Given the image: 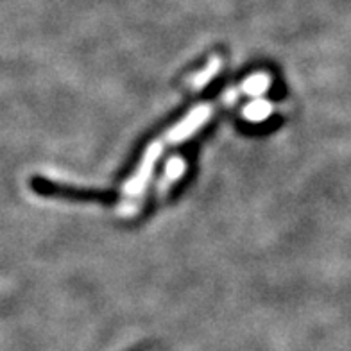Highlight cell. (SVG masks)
<instances>
[{
	"instance_id": "2",
	"label": "cell",
	"mask_w": 351,
	"mask_h": 351,
	"mask_svg": "<svg viewBox=\"0 0 351 351\" xmlns=\"http://www.w3.org/2000/svg\"><path fill=\"white\" fill-rule=\"evenodd\" d=\"M267 86H269V77L263 74L253 75V77L247 79L244 84L245 92L251 93V95H260V93H263L265 90H267Z\"/></svg>"
},
{
	"instance_id": "1",
	"label": "cell",
	"mask_w": 351,
	"mask_h": 351,
	"mask_svg": "<svg viewBox=\"0 0 351 351\" xmlns=\"http://www.w3.org/2000/svg\"><path fill=\"white\" fill-rule=\"evenodd\" d=\"M273 111L271 104L265 101H254L251 102L250 106L244 110V115L253 122H260V121H265L269 117V113Z\"/></svg>"
},
{
	"instance_id": "3",
	"label": "cell",
	"mask_w": 351,
	"mask_h": 351,
	"mask_svg": "<svg viewBox=\"0 0 351 351\" xmlns=\"http://www.w3.org/2000/svg\"><path fill=\"white\" fill-rule=\"evenodd\" d=\"M183 169H185V165H183L181 160H171V163L167 165V176H169L171 180H174V178H178V176L183 172Z\"/></svg>"
}]
</instances>
